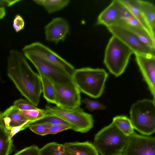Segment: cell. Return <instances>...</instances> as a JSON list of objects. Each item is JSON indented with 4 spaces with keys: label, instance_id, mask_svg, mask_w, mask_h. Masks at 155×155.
<instances>
[{
    "label": "cell",
    "instance_id": "6da1fadb",
    "mask_svg": "<svg viewBox=\"0 0 155 155\" xmlns=\"http://www.w3.org/2000/svg\"><path fill=\"white\" fill-rule=\"evenodd\" d=\"M7 69L8 76L21 94L38 105L42 92L40 77L32 70L22 52L16 49L10 51Z\"/></svg>",
    "mask_w": 155,
    "mask_h": 155
},
{
    "label": "cell",
    "instance_id": "7a4b0ae2",
    "mask_svg": "<svg viewBox=\"0 0 155 155\" xmlns=\"http://www.w3.org/2000/svg\"><path fill=\"white\" fill-rule=\"evenodd\" d=\"M108 76L103 69L85 67L75 69L71 78L80 92L96 98L102 94Z\"/></svg>",
    "mask_w": 155,
    "mask_h": 155
},
{
    "label": "cell",
    "instance_id": "3957f363",
    "mask_svg": "<svg viewBox=\"0 0 155 155\" xmlns=\"http://www.w3.org/2000/svg\"><path fill=\"white\" fill-rule=\"evenodd\" d=\"M127 139L112 122L95 135L93 144L101 155H117L122 153Z\"/></svg>",
    "mask_w": 155,
    "mask_h": 155
},
{
    "label": "cell",
    "instance_id": "277c9868",
    "mask_svg": "<svg viewBox=\"0 0 155 155\" xmlns=\"http://www.w3.org/2000/svg\"><path fill=\"white\" fill-rule=\"evenodd\" d=\"M133 54L131 48L112 35L105 49L104 62L111 74L118 77L124 72Z\"/></svg>",
    "mask_w": 155,
    "mask_h": 155
},
{
    "label": "cell",
    "instance_id": "5b68a950",
    "mask_svg": "<svg viewBox=\"0 0 155 155\" xmlns=\"http://www.w3.org/2000/svg\"><path fill=\"white\" fill-rule=\"evenodd\" d=\"M130 120L134 129L143 135L150 136L155 131V104L153 100H139L131 106Z\"/></svg>",
    "mask_w": 155,
    "mask_h": 155
},
{
    "label": "cell",
    "instance_id": "8992f818",
    "mask_svg": "<svg viewBox=\"0 0 155 155\" xmlns=\"http://www.w3.org/2000/svg\"><path fill=\"white\" fill-rule=\"evenodd\" d=\"M45 110L51 115L58 117L67 122L73 130L85 133L94 126L93 116L87 113L80 107L72 109H65L57 106L47 105Z\"/></svg>",
    "mask_w": 155,
    "mask_h": 155
},
{
    "label": "cell",
    "instance_id": "52a82bcc",
    "mask_svg": "<svg viewBox=\"0 0 155 155\" xmlns=\"http://www.w3.org/2000/svg\"><path fill=\"white\" fill-rule=\"evenodd\" d=\"M22 51L23 54H33L54 64L71 76L75 69L72 64L41 42H35L25 45Z\"/></svg>",
    "mask_w": 155,
    "mask_h": 155
},
{
    "label": "cell",
    "instance_id": "ba28073f",
    "mask_svg": "<svg viewBox=\"0 0 155 155\" xmlns=\"http://www.w3.org/2000/svg\"><path fill=\"white\" fill-rule=\"evenodd\" d=\"M56 106L63 109H72L81 104V92L73 82H54Z\"/></svg>",
    "mask_w": 155,
    "mask_h": 155
},
{
    "label": "cell",
    "instance_id": "9c48e42d",
    "mask_svg": "<svg viewBox=\"0 0 155 155\" xmlns=\"http://www.w3.org/2000/svg\"><path fill=\"white\" fill-rule=\"evenodd\" d=\"M109 31L131 48L135 54L155 56V48L141 42L133 33L120 26L114 25L107 27Z\"/></svg>",
    "mask_w": 155,
    "mask_h": 155
},
{
    "label": "cell",
    "instance_id": "30bf717a",
    "mask_svg": "<svg viewBox=\"0 0 155 155\" xmlns=\"http://www.w3.org/2000/svg\"><path fill=\"white\" fill-rule=\"evenodd\" d=\"M23 54L33 64L38 72L49 77L54 82L65 83L73 82L71 76L57 66L33 54Z\"/></svg>",
    "mask_w": 155,
    "mask_h": 155
},
{
    "label": "cell",
    "instance_id": "8fae6325",
    "mask_svg": "<svg viewBox=\"0 0 155 155\" xmlns=\"http://www.w3.org/2000/svg\"><path fill=\"white\" fill-rule=\"evenodd\" d=\"M123 155H155V138L134 132L128 137Z\"/></svg>",
    "mask_w": 155,
    "mask_h": 155
},
{
    "label": "cell",
    "instance_id": "7c38bea8",
    "mask_svg": "<svg viewBox=\"0 0 155 155\" xmlns=\"http://www.w3.org/2000/svg\"><path fill=\"white\" fill-rule=\"evenodd\" d=\"M136 62L155 101V56L135 54Z\"/></svg>",
    "mask_w": 155,
    "mask_h": 155
},
{
    "label": "cell",
    "instance_id": "4fadbf2b",
    "mask_svg": "<svg viewBox=\"0 0 155 155\" xmlns=\"http://www.w3.org/2000/svg\"><path fill=\"white\" fill-rule=\"evenodd\" d=\"M70 28L66 20L61 17L54 18L45 27L46 39L56 44L64 41L69 33Z\"/></svg>",
    "mask_w": 155,
    "mask_h": 155
},
{
    "label": "cell",
    "instance_id": "5bb4252c",
    "mask_svg": "<svg viewBox=\"0 0 155 155\" xmlns=\"http://www.w3.org/2000/svg\"><path fill=\"white\" fill-rule=\"evenodd\" d=\"M0 118L6 128L9 131L12 127L20 126L26 123L30 122L32 124L21 114L19 110L13 105L1 113Z\"/></svg>",
    "mask_w": 155,
    "mask_h": 155
},
{
    "label": "cell",
    "instance_id": "9a60e30c",
    "mask_svg": "<svg viewBox=\"0 0 155 155\" xmlns=\"http://www.w3.org/2000/svg\"><path fill=\"white\" fill-rule=\"evenodd\" d=\"M119 20L117 0H113L97 18V24L107 27L116 23Z\"/></svg>",
    "mask_w": 155,
    "mask_h": 155
},
{
    "label": "cell",
    "instance_id": "2e32d148",
    "mask_svg": "<svg viewBox=\"0 0 155 155\" xmlns=\"http://www.w3.org/2000/svg\"><path fill=\"white\" fill-rule=\"evenodd\" d=\"M130 12L143 28L155 39V34L149 26L139 7L137 0H119Z\"/></svg>",
    "mask_w": 155,
    "mask_h": 155
},
{
    "label": "cell",
    "instance_id": "e0dca14e",
    "mask_svg": "<svg viewBox=\"0 0 155 155\" xmlns=\"http://www.w3.org/2000/svg\"><path fill=\"white\" fill-rule=\"evenodd\" d=\"M63 145L72 155H99L93 144L88 141L67 142Z\"/></svg>",
    "mask_w": 155,
    "mask_h": 155
},
{
    "label": "cell",
    "instance_id": "ac0fdd59",
    "mask_svg": "<svg viewBox=\"0 0 155 155\" xmlns=\"http://www.w3.org/2000/svg\"><path fill=\"white\" fill-rule=\"evenodd\" d=\"M10 132L0 118V155H9L14 150L15 147L10 137Z\"/></svg>",
    "mask_w": 155,
    "mask_h": 155
},
{
    "label": "cell",
    "instance_id": "d6986e66",
    "mask_svg": "<svg viewBox=\"0 0 155 155\" xmlns=\"http://www.w3.org/2000/svg\"><path fill=\"white\" fill-rule=\"evenodd\" d=\"M114 25L120 26L129 30L143 43L150 47L155 48V39L143 28L129 25L119 21H117Z\"/></svg>",
    "mask_w": 155,
    "mask_h": 155
},
{
    "label": "cell",
    "instance_id": "ffe728a7",
    "mask_svg": "<svg viewBox=\"0 0 155 155\" xmlns=\"http://www.w3.org/2000/svg\"><path fill=\"white\" fill-rule=\"evenodd\" d=\"M139 7L149 26L155 34V7L152 3L147 1L137 0Z\"/></svg>",
    "mask_w": 155,
    "mask_h": 155
},
{
    "label": "cell",
    "instance_id": "44dd1931",
    "mask_svg": "<svg viewBox=\"0 0 155 155\" xmlns=\"http://www.w3.org/2000/svg\"><path fill=\"white\" fill-rule=\"evenodd\" d=\"M38 74L41 83L44 97L48 103L55 104V91L53 81L43 74L40 72Z\"/></svg>",
    "mask_w": 155,
    "mask_h": 155
},
{
    "label": "cell",
    "instance_id": "7402d4cb",
    "mask_svg": "<svg viewBox=\"0 0 155 155\" xmlns=\"http://www.w3.org/2000/svg\"><path fill=\"white\" fill-rule=\"evenodd\" d=\"M33 1L42 6L49 14L62 10L66 7L70 2L68 0H35Z\"/></svg>",
    "mask_w": 155,
    "mask_h": 155
},
{
    "label": "cell",
    "instance_id": "603a6c76",
    "mask_svg": "<svg viewBox=\"0 0 155 155\" xmlns=\"http://www.w3.org/2000/svg\"><path fill=\"white\" fill-rule=\"evenodd\" d=\"M40 155H72L63 144L55 142L48 143L40 149Z\"/></svg>",
    "mask_w": 155,
    "mask_h": 155
},
{
    "label": "cell",
    "instance_id": "cb8c5ba5",
    "mask_svg": "<svg viewBox=\"0 0 155 155\" xmlns=\"http://www.w3.org/2000/svg\"><path fill=\"white\" fill-rule=\"evenodd\" d=\"M112 122L124 135L128 137L134 132L130 120L126 116H116L113 118Z\"/></svg>",
    "mask_w": 155,
    "mask_h": 155
},
{
    "label": "cell",
    "instance_id": "d4e9b609",
    "mask_svg": "<svg viewBox=\"0 0 155 155\" xmlns=\"http://www.w3.org/2000/svg\"><path fill=\"white\" fill-rule=\"evenodd\" d=\"M20 113L32 124L43 118L48 114L45 110L38 108L23 110H20Z\"/></svg>",
    "mask_w": 155,
    "mask_h": 155
},
{
    "label": "cell",
    "instance_id": "484cf974",
    "mask_svg": "<svg viewBox=\"0 0 155 155\" xmlns=\"http://www.w3.org/2000/svg\"><path fill=\"white\" fill-rule=\"evenodd\" d=\"M35 123H43L51 126L56 125L70 126L67 122L61 118L49 114L43 118Z\"/></svg>",
    "mask_w": 155,
    "mask_h": 155
},
{
    "label": "cell",
    "instance_id": "4316f807",
    "mask_svg": "<svg viewBox=\"0 0 155 155\" xmlns=\"http://www.w3.org/2000/svg\"><path fill=\"white\" fill-rule=\"evenodd\" d=\"M51 126L43 123H34L30 125L28 128L34 133L43 136L47 135Z\"/></svg>",
    "mask_w": 155,
    "mask_h": 155
},
{
    "label": "cell",
    "instance_id": "83f0119b",
    "mask_svg": "<svg viewBox=\"0 0 155 155\" xmlns=\"http://www.w3.org/2000/svg\"><path fill=\"white\" fill-rule=\"evenodd\" d=\"M81 101L85 104V107L91 111L96 110H103L106 108V106L98 101L88 98H85Z\"/></svg>",
    "mask_w": 155,
    "mask_h": 155
},
{
    "label": "cell",
    "instance_id": "f1b7e54d",
    "mask_svg": "<svg viewBox=\"0 0 155 155\" xmlns=\"http://www.w3.org/2000/svg\"><path fill=\"white\" fill-rule=\"evenodd\" d=\"M20 110H25L38 108L35 105L27 99H20L15 101L13 104Z\"/></svg>",
    "mask_w": 155,
    "mask_h": 155
},
{
    "label": "cell",
    "instance_id": "f546056e",
    "mask_svg": "<svg viewBox=\"0 0 155 155\" xmlns=\"http://www.w3.org/2000/svg\"><path fill=\"white\" fill-rule=\"evenodd\" d=\"M14 155H40V149L38 146L33 145L21 150Z\"/></svg>",
    "mask_w": 155,
    "mask_h": 155
},
{
    "label": "cell",
    "instance_id": "4dcf8cb0",
    "mask_svg": "<svg viewBox=\"0 0 155 155\" xmlns=\"http://www.w3.org/2000/svg\"><path fill=\"white\" fill-rule=\"evenodd\" d=\"M25 26V22L23 17L20 15L17 14L15 17L13 26L15 31L18 32L23 30Z\"/></svg>",
    "mask_w": 155,
    "mask_h": 155
},
{
    "label": "cell",
    "instance_id": "1f68e13d",
    "mask_svg": "<svg viewBox=\"0 0 155 155\" xmlns=\"http://www.w3.org/2000/svg\"><path fill=\"white\" fill-rule=\"evenodd\" d=\"M69 129H71V127L69 125H56L51 126L47 133V135L48 134H55L61 131Z\"/></svg>",
    "mask_w": 155,
    "mask_h": 155
},
{
    "label": "cell",
    "instance_id": "d6a6232c",
    "mask_svg": "<svg viewBox=\"0 0 155 155\" xmlns=\"http://www.w3.org/2000/svg\"><path fill=\"white\" fill-rule=\"evenodd\" d=\"M31 124L30 122L25 123L19 126L12 127L10 130V137L11 139L16 134L20 131L24 130L27 128Z\"/></svg>",
    "mask_w": 155,
    "mask_h": 155
},
{
    "label": "cell",
    "instance_id": "836d02e7",
    "mask_svg": "<svg viewBox=\"0 0 155 155\" xmlns=\"http://www.w3.org/2000/svg\"><path fill=\"white\" fill-rule=\"evenodd\" d=\"M21 1V0H0V6H3L5 5L8 7L11 6Z\"/></svg>",
    "mask_w": 155,
    "mask_h": 155
},
{
    "label": "cell",
    "instance_id": "e575fe53",
    "mask_svg": "<svg viewBox=\"0 0 155 155\" xmlns=\"http://www.w3.org/2000/svg\"><path fill=\"white\" fill-rule=\"evenodd\" d=\"M6 12L4 6H0V19H3L5 16Z\"/></svg>",
    "mask_w": 155,
    "mask_h": 155
},
{
    "label": "cell",
    "instance_id": "d590c367",
    "mask_svg": "<svg viewBox=\"0 0 155 155\" xmlns=\"http://www.w3.org/2000/svg\"><path fill=\"white\" fill-rule=\"evenodd\" d=\"M117 155H123L122 153H120V154H118Z\"/></svg>",
    "mask_w": 155,
    "mask_h": 155
},
{
    "label": "cell",
    "instance_id": "8d00e7d4",
    "mask_svg": "<svg viewBox=\"0 0 155 155\" xmlns=\"http://www.w3.org/2000/svg\"></svg>",
    "mask_w": 155,
    "mask_h": 155
}]
</instances>
